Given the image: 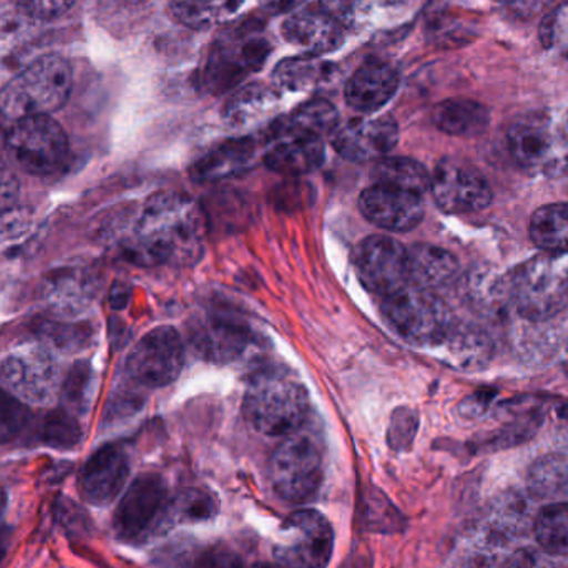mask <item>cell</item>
<instances>
[{
	"label": "cell",
	"mask_w": 568,
	"mask_h": 568,
	"mask_svg": "<svg viewBox=\"0 0 568 568\" xmlns=\"http://www.w3.org/2000/svg\"><path fill=\"white\" fill-rule=\"evenodd\" d=\"M270 470L273 489L282 499L287 503L311 499L323 483L321 444L307 430H296L276 447Z\"/></svg>",
	"instance_id": "obj_9"
},
{
	"label": "cell",
	"mask_w": 568,
	"mask_h": 568,
	"mask_svg": "<svg viewBox=\"0 0 568 568\" xmlns=\"http://www.w3.org/2000/svg\"><path fill=\"white\" fill-rule=\"evenodd\" d=\"M334 550V530L317 510L291 514L280 530L276 556L291 568H326Z\"/></svg>",
	"instance_id": "obj_12"
},
{
	"label": "cell",
	"mask_w": 568,
	"mask_h": 568,
	"mask_svg": "<svg viewBox=\"0 0 568 568\" xmlns=\"http://www.w3.org/2000/svg\"><path fill=\"white\" fill-rule=\"evenodd\" d=\"M507 145L516 165L532 176L568 175L567 122L547 115L517 120L507 133Z\"/></svg>",
	"instance_id": "obj_6"
},
{
	"label": "cell",
	"mask_w": 568,
	"mask_h": 568,
	"mask_svg": "<svg viewBox=\"0 0 568 568\" xmlns=\"http://www.w3.org/2000/svg\"><path fill=\"white\" fill-rule=\"evenodd\" d=\"M39 439L53 449H73L82 440V429L72 414L52 410L40 423Z\"/></svg>",
	"instance_id": "obj_40"
},
{
	"label": "cell",
	"mask_w": 568,
	"mask_h": 568,
	"mask_svg": "<svg viewBox=\"0 0 568 568\" xmlns=\"http://www.w3.org/2000/svg\"><path fill=\"white\" fill-rule=\"evenodd\" d=\"M219 513L215 497L205 490L186 489L170 503V526L172 524H196L213 519Z\"/></svg>",
	"instance_id": "obj_39"
},
{
	"label": "cell",
	"mask_w": 568,
	"mask_h": 568,
	"mask_svg": "<svg viewBox=\"0 0 568 568\" xmlns=\"http://www.w3.org/2000/svg\"><path fill=\"white\" fill-rule=\"evenodd\" d=\"M99 293L95 273L82 266L53 270L45 276L40 290L45 306L60 317H79L90 310Z\"/></svg>",
	"instance_id": "obj_19"
},
{
	"label": "cell",
	"mask_w": 568,
	"mask_h": 568,
	"mask_svg": "<svg viewBox=\"0 0 568 568\" xmlns=\"http://www.w3.org/2000/svg\"><path fill=\"white\" fill-rule=\"evenodd\" d=\"M566 122H567V129H568V119H566Z\"/></svg>",
	"instance_id": "obj_56"
},
{
	"label": "cell",
	"mask_w": 568,
	"mask_h": 568,
	"mask_svg": "<svg viewBox=\"0 0 568 568\" xmlns=\"http://www.w3.org/2000/svg\"><path fill=\"white\" fill-rule=\"evenodd\" d=\"M32 420L29 407L7 390L0 389V444L12 443Z\"/></svg>",
	"instance_id": "obj_42"
},
{
	"label": "cell",
	"mask_w": 568,
	"mask_h": 568,
	"mask_svg": "<svg viewBox=\"0 0 568 568\" xmlns=\"http://www.w3.org/2000/svg\"><path fill=\"white\" fill-rule=\"evenodd\" d=\"M130 463L125 450L115 444L100 447L83 466L79 477L80 493L97 507L112 504L125 487Z\"/></svg>",
	"instance_id": "obj_21"
},
{
	"label": "cell",
	"mask_w": 568,
	"mask_h": 568,
	"mask_svg": "<svg viewBox=\"0 0 568 568\" xmlns=\"http://www.w3.org/2000/svg\"><path fill=\"white\" fill-rule=\"evenodd\" d=\"M359 210L367 222L387 232H410L424 219L423 195L376 185L364 190L359 196Z\"/></svg>",
	"instance_id": "obj_17"
},
{
	"label": "cell",
	"mask_w": 568,
	"mask_h": 568,
	"mask_svg": "<svg viewBox=\"0 0 568 568\" xmlns=\"http://www.w3.org/2000/svg\"><path fill=\"white\" fill-rule=\"evenodd\" d=\"M185 364V346L173 327H156L142 337L126 357V373L146 387L173 383Z\"/></svg>",
	"instance_id": "obj_14"
},
{
	"label": "cell",
	"mask_w": 568,
	"mask_h": 568,
	"mask_svg": "<svg viewBox=\"0 0 568 568\" xmlns=\"http://www.w3.org/2000/svg\"><path fill=\"white\" fill-rule=\"evenodd\" d=\"M433 122L447 135L470 139L486 132L490 125V113L476 100L449 99L434 106Z\"/></svg>",
	"instance_id": "obj_28"
},
{
	"label": "cell",
	"mask_w": 568,
	"mask_h": 568,
	"mask_svg": "<svg viewBox=\"0 0 568 568\" xmlns=\"http://www.w3.org/2000/svg\"><path fill=\"white\" fill-rule=\"evenodd\" d=\"M272 53V42L260 23H239L216 37L200 70L199 82L212 95L230 92L258 72Z\"/></svg>",
	"instance_id": "obj_3"
},
{
	"label": "cell",
	"mask_w": 568,
	"mask_h": 568,
	"mask_svg": "<svg viewBox=\"0 0 568 568\" xmlns=\"http://www.w3.org/2000/svg\"><path fill=\"white\" fill-rule=\"evenodd\" d=\"M7 509V494L0 489V519H2L3 513Z\"/></svg>",
	"instance_id": "obj_52"
},
{
	"label": "cell",
	"mask_w": 568,
	"mask_h": 568,
	"mask_svg": "<svg viewBox=\"0 0 568 568\" xmlns=\"http://www.w3.org/2000/svg\"><path fill=\"white\" fill-rule=\"evenodd\" d=\"M263 9L272 13L293 12L304 0H258Z\"/></svg>",
	"instance_id": "obj_50"
},
{
	"label": "cell",
	"mask_w": 568,
	"mask_h": 568,
	"mask_svg": "<svg viewBox=\"0 0 568 568\" xmlns=\"http://www.w3.org/2000/svg\"><path fill=\"white\" fill-rule=\"evenodd\" d=\"M7 136H9V130L6 126V116L0 112V155L3 150H7Z\"/></svg>",
	"instance_id": "obj_51"
},
{
	"label": "cell",
	"mask_w": 568,
	"mask_h": 568,
	"mask_svg": "<svg viewBox=\"0 0 568 568\" xmlns=\"http://www.w3.org/2000/svg\"><path fill=\"white\" fill-rule=\"evenodd\" d=\"M356 270L361 282L381 297L409 286V256L396 240L373 235L357 246Z\"/></svg>",
	"instance_id": "obj_15"
},
{
	"label": "cell",
	"mask_w": 568,
	"mask_h": 568,
	"mask_svg": "<svg viewBox=\"0 0 568 568\" xmlns=\"http://www.w3.org/2000/svg\"><path fill=\"white\" fill-rule=\"evenodd\" d=\"M0 379L13 396L37 406H50L60 393V367L47 347L23 346L0 366Z\"/></svg>",
	"instance_id": "obj_11"
},
{
	"label": "cell",
	"mask_w": 568,
	"mask_h": 568,
	"mask_svg": "<svg viewBox=\"0 0 568 568\" xmlns=\"http://www.w3.org/2000/svg\"><path fill=\"white\" fill-rule=\"evenodd\" d=\"M203 236L199 205L183 193L162 192L143 206L125 252L140 266L192 265L202 255Z\"/></svg>",
	"instance_id": "obj_1"
},
{
	"label": "cell",
	"mask_w": 568,
	"mask_h": 568,
	"mask_svg": "<svg viewBox=\"0 0 568 568\" xmlns=\"http://www.w3.org/2000/svg\"><path fill=\"white\" fill-rule=\"evenodd\" d=\"M460 291L466 303L483 316L494 317L510 307L504 275H497L496 270H473L463 280Z\"/></svg>",
	"instance_id": "obj_29"
},
{
	"label": "cell",
	"mask_w": 568,
	"mask_h": 568,
	"mask_svg": "<svg viewBox=\"0 0 568 568\" xmlns=\"http://www.w3.org/2000/svg\"><path fill=\"white\" fill-rule=\"evenodd\" d=\"M190 568H246L242 560L225 550H210L195 560Z\"/></svg>",
	"instance_id": "obj_48"
},
{
	"label": "cell",
	"mask_w": 568,
	"mask_h": 568,
	"mask_svg": "<svg viewBox=\"0 0 568 568\" xmlns=\"http://www.w3.org/2000/svg\"><path fill=\"white\" fill-rule=\"evenodd\" d=\"M507 537L496 526L474 527L457 544V567L494 568L506 550Z\"/></svg>",
	"instance_id": "obj_30"
},
{
	"label": "cell",
	"mask_w": 568,
	"mask_h": 568,
	"mask_svg": "<svg viewBox=\"0 0 568 568\" xmlns=\"http://www.w3.org/2000/svg\"><path fill=\"white\" fill-rule=\"evenodd\" d=\"M327 65L316 55H300L284 59L273 72V82L278 92H306L323 82Z\"/></svg>",
	"instance_id": "obj_36"
},
{
	"label": "cell",
	"mask_w": 568,
	"mask_h": 568,
	"mask_svg": "<svg viewBox=\"0 0 568 568\" xmlns=\"http://www.w3.org/2000/svg\"><path fill=\"white\" fill-rule=\"evenodd\" d=\"M93 371L89 363H77L67 374L62 386V399L67 409L75 414L87 413L92 403Z\"/></svg>",
	"instance_id": "obj_41"
},
{
	"label": "cell",
	"mask_w": 568,
	"mask_h": 568,
	"mask_svg": "<svg viewBox=\"0 0 568 568\" xmlns=\"http://www.w3.org/2000/svg\"><path fill=\"white\" fill-rule=\"evenodd\" d=\"M265 165L284 176H300L320 169L324 160L323 139L272 129Z\"/></svg>",
	"instance_id": "obj_22"
},
{
	"label": "cell",
	"mask_w": 568,
	"mask_h": 568,
	"mask_svg": "<svg viewBox=\"0 0 568 568\" xmlns=\"http://www.w3.org/2000/svg\"><path fill=\"white\" fill-rule=\"evenodd\" d=\"M7 152L23 172L52 176L65 169L69 139L52 116H27L10 126Z\"/></svg>",
	"instance_id": "obj_8"
},
{
	"label": "cell",
	"mask_w": 568,
	"mask_h": 568,
	"mask_svg": "<svg viewBox=\"0 0 568 568\" xmlns=\"http://www.w3.org/2000/svg\"><path fill=\"white\" fill-rule=\"evenodd\" d=\"M542 40L568 57V6L557 10L542 27Z\"/></svg>",
	"instance_id": "obj_45"
},
{
	"label": "cell",
	"mask_w": 568,
	"mask_h": 568,
	"mask_svg": "<svg viewBox=\"0 0 568 568\" xmlns=\"http://www.w3.org/2000/svg\"><path fill=\"white\" fill-rule=\"evenodd\" d=\"M409 256V284L424 290H436L456 282L460 265L456 256L440 246L414 245L407 250Z\"/></svg>",
	"instance_id": "obj_27"
},
{
	"label": "cell",
	"mask_w": 568,
	"mask_h": 568,
	"mask_svg": "<svg viewBox=\"0 0 568 568\" xmlns=\"http://www.w3.org/2000/svg\"><path fill=\"white\" fill-rule=\"evenodd\" d=\"M430 192L434 202L449 215H469L489 209L494 192L486 176L457 159H444L430 175Z\"/></svg>",
	"instance_id": "obj_13"
},
{
	"label": "cell",
	"mask_w": 568,
	"mask_h": 568,
	"mask_svg": "<svg viewBox=\"0 0 568 568\" xmlns=\"http://www.w3.org/2000/svg\"><path fill=\"white\" fill-rule=\"evenodd\" d=\"M43 339L62 351L79 349L89 339V331L85 327L72 326V324L45 323L40 329Z\"/></svg>",
	"instance_id": "obj_43"
},
{
	"label": "cell",
	"mask_w": 568,
	"mask_h": 568,
	"mask_svg": "<svg viewBox=\"0 0 568 568\" xmlns=\"http://www.w3.org/2000/svg\"><path fill=\"white\" fill-rule=\"evenodd\" d=\"M243 413L256 433L286 437L306 424L310 397L300 381L268 371L250 381Z\"/></svg>",
	"instance_id": "obj_4"
},
{
	"label": "cell",
	"mask_w": 568,
	"mask_h": 568,
	"mask_svg": "<svg viewBox=\"0 0 568 568\" xmlns=\"http://www.w3.org/2000/svg\"><path fill=\"white\" fill-rule=\"evenodd\" d=\"M337 125H339V115L336 106L327 100L314 99L297 106L286 119L275 123L273 129L324 139L326 135L331 136Z\"/></svg>",
	"instance_id": "obj_35"
},
{
	"label": "cell",
	"mask_w": 568,
	"mask_h": 568,
	"mask_svg": "<svg viewBox=\"0 0 568 568\" xmlns=\"http://www.w3.org/2000/svg\"><path fill=\"white\" fill-rule=\"evenodd\" d=\"M564 367H566V371L568 373V343L566 346V353H564Z\"/></svg>",
	"instance_id": "obj_55"
},
{
	"label": "cell",
	"mask_w": 568,
	"mask_h": 568,
	"mask_svg": "<svg viewBox=\"0 0 568 568\" xmlns=\"http://www.w3.org/2000/svg\"><path fill=\"white\" fill-rule=\"evenodd\" d=\"M344 29H366L383 17L406 9L410 0H317Z\"/></svg>",
	"instance_id": "obj_32"
},
{
	"label": "cell",
	"mask_w": 568,
	"mask_h": 568,
	"mask_svg": "<svg viewBox=\"0 0 568 568\" xmlns=\"http://www.w3.org/2000/svg\"><path fill=\"white\" fill-rule=\"evenodd\" d=\"M399 89V73L384 62H367L347 80L344 99L351 109L361 113H376Z\"/></svg>",
	"instance_id": "obj_24"
},
{
	"label": "cell",
	"mask_w": 568,
	"mask_h": 568,
	"mask_svg": "<svg viewBox=\"0 0 568 568\" xmlns=\"http://www.w3.org/2000/svg\"><path fill=\"white\" fill-rule=\"evenodd\" d=\"M536 537L546 552L568 556V503L544 507L536 519Z\"/></svg>",
	"instance_id": "obj_38"
},
{
	"label": "cell",
	"mask_w": 568,
	"mask_h": 568,
	"mask_svg": "<svg viewBox=\"0 0 568 568\" xmlns=\"http://www.w3.org/2000/svg\"><path fill=\"white\" fill-rule=\"evenodd\" d=\"M256 153V143L250 139H233L213 146L190 166L195 182L212 183L242 175Z\"/></svg>",
	"instance_id": "obj_25"
},
{
	"label": "cell",
	"mask_w": 568,
	"mask_h": 568,
	"mask_svg": "<svg viewBox=\"0 0 568 568\" xmlns=\"http://www.w3.org/2000/svg\"><path fill=\"white\" fill-rule=\"evenodd\" d=\"M503 568H557L552 560L534 549H520L509 557Z\"/></svg>",
	"instance_id": "obj_47"
},
{
	"label": "cell",
	"mask_w": 568,
	"mask_h": 568,
	"mask_svg": "<svg viewBox=\"0 0 568 568\" xmlns=\"http://www.w3.org/2000/svg\"><path fill=\"white\" fill-rule=\"evenodd\" d=\"M381 310L403 339L430 349L446 337L457 321L446 301L413 284L383 297Z\"/></svg>",
	"instance_id": "obj_7"
},
{
	"label": "cell",
	"mask_w": 568,
	"mask_h": 568,
	"mask_svg": "<svg viewBox=\"0 0 568 568\" xmlns=\"http://www.w3.org/2000/svg\"><path fill=\"white\" fill-rule=\"evenodd\" d=\"M496 2L504 3V6H516V3L524 2V0H496Z\"/></svg>",
	"instance_id": "obj_54"
},
{
	"label": "cell",
	"mask_w": 568,
	"mask_h": 568,
	"mask_svg": "<svg viewBox=\"0 0 568 568\" xmlns=\"http://www.w3.org/2000/svg\"><path fill=\"white\" fill-rule=\"evenodd\" d=\"M170 503L165 483L159 476L139 477L120 500L113 530L122 542L140 546L170 526Z\"/></svg>",
	"instance_id": "obj_10"
},
{
	"label": "cell",
	"mask_w": 568,
	"mask_h": 568,
	"mask_svg": "<svg viewBox=\"0 0 568 568\" xmlns=\"http://www.w3.org/2000/svg\"><path fill=\"white\" fill-rule=\"evenodd\" d=\"M278 106V90L265 83H250L230 97L223 109V120L232 129H246L272 116Z\"/></svg>",
	"instance_id": "obj_26"
},
{
	"label": "cell",
	"mask_w": 568,
	"mask_h": 568,
	"mask_svg": "<svg viewBox=\"0 0 568 568\" xmlns=\"http://www.w3.org/2000/svg\"><path fill=\"white\" fill-rule=\"evenodd\" d=\"M347 30L320 2L293 10L284 19L282 33L286 42L310 55H326L343 47Z\"/></svg>",
	"instance_id": "obj_18"
},
{
	"label": "cell",
	"mask_w": 568,
	"mask_h": 568,
	"mask_svg": "<svg viewBox=\"0 0 568 568\" xmlns=\"http://www.w3.org/2000/svg\"><path fill=\"white\" fill-rule=\"evenodd\" d=\"M530 494L537 499H568V459L559 454L539 457L529 469Z\"/></svg>",
	"instance_id": "obj_37"
},
{
	"label": "cell",
	"mask_w": 568,
	"mask_h": 568,
	"mask_svg": "<svg viewBox=\"0 0 568 568\" xmlns=\"http://www.w3.org/2000/svg\"><path fill=\"white\" fill-rule=\"evenodd\" d=\"M433 349L449 366L474 373L489 366L496 354V344L484 327L456 321L446 337Z\"/></svg>",
	"instance_id": "obj_23"
},
{
	"label": "cell",
	"mask_w": 568,
	"mask_h": 568,
	"mask_svg": "<svg viewBox=\"0 0 568 568\" xmlns=\"http://www.w3.org/2000/svg\"><path fill=\"white\" fill-rule=\"evenodd\" d=\"M20 185L17 176L0 162V216L12 212L19 200Z\"/></svg>",
	"instance_id": "obj_46"
},
{
	"label": "cell",
	"mask_w": 568,
	"mask_h": 568,
	"mask_svg": "<svg viewBox=\"0 0 568 568\" xmlns=\"http://www.w3.org/2000/svg\"><path fill=\"white\" fill-rule=\"evenodd\" d=\"M72 67L60 55H43L17 73L0 92V112L9 120L50 115L72 92Z\"/></svg>",
	"instance_id": "obj_5"
},
{
	"label": "cell",
	"mask_w": 568,
	"mask_h": 568,
	"mask_svg": "<svg viewBox=\"0 0 568 568\" xmlns=\"http://www.w3.org/2000/svg\"><path fill=\"white\" fill-rule=\"evenodd\" d=\"M504 282L510 307L527 323H547L568 307L566 255L532 256L514 266Z\"/></svg>",
	"instance_id": "obj_2"
},
{
	"label": "cell",
	"mask_w": 568,
	"mask_h": 568,
	"mask_svg": "<svg viewBox=\"0 0 568 568\" xmlns=\"http://www.w3.org/2000/svg\"><path fill=\"white\" fill-rule=\"evenodd\" d=\"M371 176L376 185L394 186L423 196L430 186V175L423 163L407 156H384L377 160Z\"/></svg>",
	"instance_id": "obj_34"
},
{
	"label": "cell",
	"mask_w": 568,
	"mask_h": 568,
	"mask_svg": "<svg viewBox=\"0 0 568 568\" xmlns=\"http://www.w3.org/2000/svg\"><path fill=\"white\" fill-rule=\"evenodd\" d=\"M13 7L33 20H53L72 9L75 0H12Z\"/></svg>",
	"instance_id": "obj_44"
},
{
	"label": "cell",
	"mask_w": 568,
	"mask_h": 568,
	"mask_svg": "<svg viewBox=\"0 0 568 568\" xmlns=\"http://www.w3.org/2000/svg\"><path fill=\"white\" fill-rule=\"evenodd\" d=\"M245 0H170V13L189 29H210L229 22Z\"/></svg>",
	"instance_id": "obj_33"
},
{
	"label": "cell",
	"mask_w": 568,
	"mask_h": 568,
	"mask_svg": "<svg viewBox=\"0 0 568 568\" xmlns=\"http://www.w3.org/2000/svg\"><path fill=\"white\" fill-rule=\"evenodd\" d=\"M190 343L202 359L230 364L246 357L256 337L245 324L223 317H206L190 331Z\"/></svg>",
	"instance_id": "obj_20"
},
{
	"label": "cell",
	"mask_w": 568,
	"mask_h": 568,
	"mask_svg": "<svg viewBox=\"0 0 568 568\" xmlns=\"http://www.w3.org/2000/svg\"><path fill=\"white\" fill-rule=\"evenodd\" d=\"M250 568H291V567L284 566V564L280 562V564H258V566H253Z\"/></svg>",
	"instance_id": "obj_53"
},
{
	"label": "cell",
	"mask_w": 568,
	"mask_h": 568,
	"mask_svg": "<svg viewBox=\"0 0 568 568\" xmlns=\"http://www.w3.org/2000/svg\"><path fill=\"white\" fill-rule=\"evenodd\" d=\"M529 236L537 248L554 255H568V203L540 206L530 216Z\"/></svg>",
	"instance_id": "obj_31"
},
{
	"label": "cell",
	"mask_w": 568,
	"mask_h": 568,
	"mask_svg": "<svg viewBox=\"0 0 568 568\" xmlns=\"http://www.w3.org/2000/svg\"><path fill=\"white\" fill-rule=\"evenodd\" d=\"M399 126L389 115L353 119L331 133V143L343 159L354 163L377 162L396 149Z\"/></svg>",
	"instance_id": "obj_16"
},
{
	"label": "cell",
	"mask_w": 568,
	"mask_h": 568,
	"mask_svg": "<svg viewBox=\"0 0 568 568\" xmlns=\"http://www.w3.org/2000/svg\"><path fill=\"white\" fill-rule=\"evenodd\" d=\"M27 216L23 212H17L16 209L12 212L6 213L0 216V233L7 239H16L23 230L27 229Z\"/></svg>",
	"instance_id": "obj_49"
}]
</instances>
